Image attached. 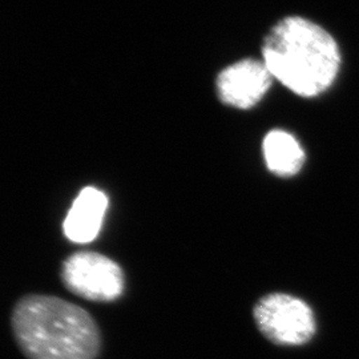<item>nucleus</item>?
<instances>
[{
    "instance_id": "nucleus-2",
    "label": "nucleus",
    "mask_w": 359,
    "mask_h": 359,
    "mask_svg": "<svg viewBox=\"0 0 359 359\" xmlns=\"http://www.w3.org/2000/svg\"><path fill=\"white\" fill-rule=\"evenodd\" d=\"M262 59L271 76L302 97H316L330 88L341 67L333 36L301 16H287L270 29Z\"/></svg>"
},
{
    "instance_id": "nucleus-1",
    "label": "nucleus",
    "mask_w": 359,
    "mask_h": 359,
    "mask_svg": "<svg viewBox=\"0 0 359 359\" xmlns=\"http://www.w3.org/2000/svg\"><path fill=\"white\" fill-rule=\"evenodd\" d=\"M13 339L27 359H97L102 332L86 309L59 297L31 294L15 305Z\"/></svg>"
},
{
    "instance_id": "nucleus-7",
    "label": "nucleus",
    "mask_w": 359,
    "mask_h": 359,
    "mask_svg": "<svg viewBox=\"0 0 359 359\" xmlns=\"http://www.w3.org/2000/svg\"><path fill=\"white\" fill-rule=\"evenodd\" d=\"M262 149L268 169L277 176H294L304 167L305 152L289 132L270 130L264 139Z\"/></svg>"
},
{
    "instance_id": "nucleus-6",
    "label": "nucleus",
    "mask_w": 359,
    "mask_h": 359,
    "mask_svg": "<svg viewBox=\"0 0 359 359\" xmlns=\"http://www.w3.org/2000/svg\"><path fill=\"white\" fill-rule=\"evenodd\" d=\"M108 204L105 193L93 187H86L65 216V237L76 244L92 243L102 231Z\"/></svg>"
},
{
    "instance_id": "nucleus-4",
    "label": "nucleus",
    "mask_w": 359,
    "mask_h": 359,
    "mask_svg": "<svg viewBox=\"0 0 359 359\" xmlns=\"http://www.w3.org/2000/svg\"><path fill=\"white\" fill-rule=\"evenodd\" d=\"M65 287L92 302H114L124 292L123 269L109 257L96 252H79L62 266Z\"/></svg>"
},
{
    "instance_id": "nucleus-3",
    "label": "nucleus",
    "mask_w": 359,
    "mask_h": 359,
    "mask_svg": "<svg viewBox=\"0 0 359 359\" xmlns=\"http://www.w3.org/2000/svg\"><path fill=\"white\" fill-rule=\"evenodd\" d=\"M253 316L261 334L278 346L305 345L317 330L313 310L294 295H265L257 302Z\"/></svg>"
},
{
    "instance_id": "nucleus-5",
    "label": "nucleus",
    "mask_w": 359,
    "mask_h": 359,
    "mask_svg": "<svg viewBox=\"0 0 359 359\" xmlns=\"http://www.w3.org/2000/svg\"><path fill=\"white\" fill-rule=\"evenodd\" d=\"M273 79L264 60L244 59L218 74V97L222 103L233 108H253L265 96Z\"/></svg>"
}]
</instances>
